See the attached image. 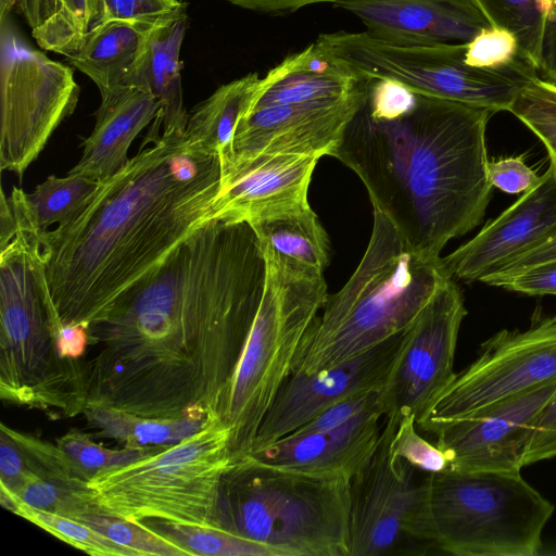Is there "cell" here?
<instances>
[{
	"instance_id": "5",
	"label": "cell",
	"mask_w": 556,
	"mask_h": 556,
	"mask_svg": "<svg viewBox=\"0 0 556 556\" xmlns=\"http://www.w3.org/2000/svg\"><path fill=\"white\" fill-rule=\"evenodd\" d=\"M447 276L441 256L416 252L374 210L372 232L358 266L337 293L328 294L300 344L291 374L331 368L406 332Z\"/></svg>"
},
{
	"instance_id": "25",
	"label": "cell",
	"mask_w": 556,
	"mask_h": 556,
	"mask_svg": "<svg viewBox=\"0 0 556 556\" xmlns=\"http://www.w3.org/2000/svg\"><path fill=\"white\" fill-rule=\"evenodd\" d=\"M154 25L103 21L88 33L70 62L97 85L101 98L128 87Z\"/></svg>"
},
{
	"instance_id": "34",
	"label": "cell",
	"mask_w": 556,
	"mask_h": 556,
	"mask_svg": "<svg viewBox=\"0 0 556 556\" xmlns=\"http://www.w3.org/2000/svg\"><path fill=\"white\" fill-rule=\"evenodd\" d=\"M508 112L543 142L556 176V84L534 77L519 91Z\"/></svg>"
},
{
	"instance_id": "41",
	"label": "cell",
	"mask_w": 556,
	"mask_h": 556,
	"mask_svg": "<svg viewBox=\"0 0 556 556\" xmlns=\"http://www.w3.org/2000/svg\"><path fill=\"white\" fill-rule=\"evenodd\" d=\"M103 21L144 24H157L187 13V3L180 0H103Z\"/></svg>"
},
{
	"instance_id": "16",
	"label": "cell",
	"mask_w": 556,
	"mask_h": 556,
	"mask_svg": "<svg viewBox=\"0 0 556 556\" xmlns=\"http://www.w3.org/2000/svg\"><path fill=\"white\" fill-rule=\"evenodd\" d=\"M556 393V380L502 401L433 433L447 470L519 472L536 418Z\"/></svg>"
},
{
	"instance_id": "9",
	"label": "cell",
	"mask_w": 556,
	"mask_h": 556,
	"mask_svg": "<svg viewBox=\"0 0 556 556\" xmlns=\"http://www.w3.org/2000/svg\"><path fill=\"white\" fill-rule=\"evenodd\" d=\"M429 540L457 556H533L555 506L519 472L425 478Z\"/></svg>"
},
{
	"instance_id": "44",
	"label": "cell",
	"mask_w": 556,
	"mask_h": 556,
	"mask_svg": "<svg viewBox=\"0 0 556 556\" xmlns=\"http://www.w3.org/2000/svg\"><path fill=\"white\" fill-rule=\"evenodd\" d=\"M556 457V393L539 414L522 464L523 467Z\"/></svg>"
},
{
	"instance_id": "18",
	"label": "cell",
	"mask_w": 556,
	"mask_h": 556,
	"mask_svg": "<svg viewBox=\"0 0 556 556\" xmlns=\"http://www.w3.org/2000/svg\"><path fill=\"white\" fill-rule=\"evenodd\" d=\"M318 157L262 154L220 163V189L211 219L250 225L311 206L307 199Z\"/></svg>"
},
{
	"instance_id": "47",
	"label": "cell",
	"mask_w": 556,
	"mask_h": 556,
	"mask_svg": "<svg viewBox=\"0 0 556 556\" xmlns=\"http://www.w3.org/2000/svg\"><path fill=\"white\" fill-rule=\"evenodd\" d=\"M34 472L16 445L1 432L0 486L17 495Z\"/></svg>"
},
{
	"instance_id": "23",
	"label": "cell",
	"mask_w": 556,
	"mask_h": 556,
	"mask_svg": "<svg viewBox=\"0 0 556 556\" xmlns=\"http://www.w3.org/2000/svg\"><path fill=\"white\" fill-rule=\"evenodd\" d=\"M187 13L155 24L129 77L128 87H138L154 96L160 111L144 143L161 135L182 132L188 122L181 86L180 50L187 30Z\"/></svg>"
},
{
	"instance_id": "15",
	"label": "cell",
	"mask_w": 556,
	"mask_h": 556,
	"mask_svg": "<svg viewBox=\"0 0 556 556\" xmlns=\"http://www.w3.org/2000/svg\"><path fill=\"white\" fill-rule=\"evenodd\" d=\"M366 90L367 80L362 79L354 91L334 101L253 109L238 123L220 163L262 154L331 155Z\"/></svg>"
},
{
	"instance_id": "1",
	"label": "cell",
	"mask_w": 556,
	"mask_h": 556,
	"mask_svg": "<svg viewBox=\"0 0 556 556\" xmlns=\"http://www.w3.org/2000/svg\"><path fill=\"white\" fill-rule=\"evenodd\" d=\"M265 279L249 223L206 222L88 327L86 408L223 420Z\"/></svg>"
},
{
	"instance_id": "46",
	"label": "cell",
	"mask_w": 556,
	"mask_h": 556,
	"mask_svg": "<svg viewBox=\"0 0 556 556\" xmlns=\"http://www.w3.org/2000/svg\"><path fill=\"white\" fill-rule=\"evenodd\" d=\"M556 261V225L542 239L525 252L513 257L480 282L490 285L492 281L505 278L530 267Z\"/></svg>"
},
{
	"instance_id": "49",
	"label": "cell",
	"mask_w": 556,
	"mask_h": 556,
	"mask_svg": "<svg viewBox=\"0 0 556 556\" xmlns=\"http://www.w3.org/2000/svg\"><path fill=\"white\" fill-rule=\"evenodd\" d=\"M89 345L88 328L80 324L62 325L56 332V349L63 359H80Z\"/></svg>"
},
{
	"instance_id": "3",
	"label": "cell",
	"mask_w": 556,
	"mask_h": 556,
	"mask_svg": "<svg viewBox=\"0 0 556 556\" xmlns=\"http://www.w3.org/2000/svg\"><path fill=\"white\" fill-rule=\"evenodd\" d=\"M367 80V79H366ZM494 112L367 80L366 97L332 151L419 254L482 220L491 199L486 125Z\"/></svg>"
},
{
	"instance_id": "48",
	"label": "cell",
	"mask_w": 556,
	"mask_h": 556,
	"mask_svg": "<svg viewBox=\"0 0 556 556\" xmlns=\"http://www.w3.org/2000/svg\"><path fill=\"white\" fill-rule=\"evenodd\" d=\"M239 8L269 15H287L305 7L331 3L336 4L353 0H225Z\"/></svg>"
},
{
	"instance_id": "33",
	"label": "cell",
	"mask_w": 556,
	"mask_h": 556,
	"mask_svg": "<svg viewBox=\"0 0 556 556\" xmlns=\"http://www.w3.org/2000/svg\"><path fill=\"white\" fill-rule=\"evenodd\" d=\"M186 549L189 555L280 556L271 547L218 527L143 522Z\"/></svg>"
},
{
	"instance_id": "12",
	"label": "cell",
	"mask_w": 556,
	"mask_h": 556,
	"mask_svg": "<svg viewBox=\"0 0 556 556\" xmlns=\"http://www.w3.org/2000/svg\"><path fill=\"white\" fill-rule=\"evenodd\" d=\"M556 380V312L536 309L523 330L502 329L418 419L433 434L502 401Z\"/></svg>"
},
{
	"instance_id": "21",
	"label": "cell",
	"mask_w": 556,
	"mask_h": 556,
	"mask_svg": "<svg viewBox=\"0 0 556 556\" xmlns=\"http://www.w3.org/2000/svg\"><path fill=\"white\" fill-rule=\"evenodd\" d=\"M382 427L377 406L330 430L292 432L248 456L298 472L351 479L372 456Z\"/></svg>"
},
{
	"instance_id": "11",
	"label": "cell",
	"mask_w": 556,
	"mask_h": 556,
	"mask_svg": "<svg viewBox=\"0 0 556 556\" xmlns=\"http://www.w3.org/2000/svg\"><path fill=\"white\" fill-rule=\"evenodd\" d=\"M0 168L22 178L60 124L76 109L73 71L26 45L10 18L0 22Z\"/></svg>"
},
{
	"instance_id": "29",
	"label": "cell",
	"mask_w": 556,
	"mask_h": 556,
	"mask_svg": "<svg viewBox=\"0 0 556 556\" xmlns=\"http://www.w3.org/2000/svg\"><path fill=\"white\" fill-rule=\"evenodd\" d=\"M101 181L67 173L65 177L50 175L31 193H26L29 213L43 232L58 224L64 226L78 217L92 201Z\"/></svg>"
},
{
	"instance_id": "40",
	"label": "cell",
	"mask_w": 556,
	"mask_h": 556,
	"mask_svg": "<svg viewBox=\"0 0 556 556\" xmlns=\"http://www.w3.org/2000/svg\"><path fill=\"white\" fill-rule=\"evenodd\" d=\"M466 45V62L477 67L498 68L525 59L516 36L508 29L497 26L489 25L482 28Z\"/></svg>"
},
{
	"instance_id": "31",
	"label": "cell",
	"mask_w": 556,
	"mask_h": 556,
	"mask_svg": "<svg viewBox=\"0 0 556 556\" xmlns=\"http://www.w3.org/2000/svg\"><path fill=\"white\" fill-rule=\"evenodd\" d=\"M103 16V0H56L54 12L31 35L41 49L70 58Z\"/></svg>"
},
{
	"instance_id": "42",
	"label": "cell",
	"mask_w": 556,
	"mask_h": 556,
	"mask_svg": "<svg viewBox=\"0 0 556 556\" xmlns=\"http://www.w3.org/2000/svg\"><path fill=\"white\" fill-rule=\"evenodd\" d=\"M379 390L356 393L319 413L315 418L293 432L326 431L340 427L364 412L379 406ZM380 407V406H379ZM292 433V432H291Z\"/></svg>"
},
{
	"instance_id": "30",
	"label": "cell",
	"mask_w": 556,
	"mask_h": 556,
	"mask_svg": "<svg viewBox=\"0 0 556 556\" xmlns=\"http://www.w3.org/2000/svg\"><path fill=\"white\" fill-rule=\"evenodd\" d=\"M491 26L511 31L522 56L539 71L547 22L556 11V0H471Z\"/></svg>"
},
{
	"instance_id": "43",
	"label": "cell",
	"mask_w": 556,
	"mask_h": 556,
	"mask_svg": "<svg viewBox=\"0 0 556 556\" xmlns=\"http://www.w3.org/2000/svg\"><path fill=\"white\" fill-rule=\"evenodd\" d=\"M486 176L492 188L508 194L525 193L542 179L521 157H502L489 161Z\"/></svg>"
},
{
	"instance_id": "50",
	"label": "cell",
	"mask_w": 556,
	"mask_h": 556,
	"mask_svg": "<svg viewBox=\"0 0 556 556\" xmlns=\"http://www.w3.org/2000/svg\"><path fill=\"white\" fill-rule=\"evenodd\" d=\"M539 72L544 79L556 84V11L545 28Z\"/></svg>"
},
{
	"instance_id": "10",
	"label": "cell",
	"mask_w": 556,
	"mask_h": 556,
	"mask_svg": "<svg viewBox=\"0 0 556 556\" xmlns=\"http://www.w3.org/2000/svg\"><path fill=\"white\" fill-rule=\"evenodd\" d=\"M316 40L359 79L390 80L419 94L494 113L508 111L539 72L526 59L498 68L472 66L465 59L467 42H396L367 30L326 33Z\"/></svg>"
},
{
	"instance_id": "38",
	"label": "cell",
	"mask_w": 556,
	"mask_h": 556,
	"mask_svg": "<svg viewBox=\"0 0 556 556\" xmlns=\"http://www.w3.org/2000/svg\"><path fill=\"white\" fill-rule=\"evenodd\" d=\"M59 447L83 468L97 471L126 465L154 452L159 446L126 447L114 451L94 443L88 434L72 430L58 439Z\"/></svg>"
},
{
	"instance_id": "17",
	"label": "cell",
	"mask_w": 556,
	"mask_h": 556,
	"mask_svg": "<svg viewBox=\"0 0 556 556\" xmlns=\"http://www.w3.org/2000/svg\"><path fill=\"white\" fill-rule=\"evenodd\" d=\"M406 332L331 368L315 374H291L266 413L251 453L290 434L342 400L359 392L380 390Z\"/></svg>"
},
{
	"instance_id": "22",
	"label": "cell",
	"mask_w": 556,
	"mask_h": 556,
	"mask_svg": "<svg viewBox=\"0 0 556 556\" xmlns=\"http://www.w3.org/2000/svg\"><path fill=\"white\" fill-rule=\"evenodd\" d=\"M159 111L154 96L138 87H125L101 98L93 130L81 143V157L68 173L101 182L114 176L127 165L130 144Z\"/></svg>"
},
{
	"instance_id": "6",
	"label": "cell",
	"mask_w": 556,
	"mask_h": 556,
	"mask_svg": "<svg viewBox=\"0 0 556 556\" xmlns=\"http://www.w3.org/2000/svg\"><path fill=\"white\" fill-rule=\"evenodd\" d=\"M350 479L245 456L224 475L219 525L280 556H350Z\"/></svg>"
},
{
	"instance_id": "24",
	"label": "cell",
	"mask_w": 556,
	"mask_h": 556,
	"mask_svg": "<svg viewBox=\"0 0 556 556\" xmlns=\"http://www.w3.org/2000/svg\"><path fill=\"white\" fill-rule=\"evenodd\" d=\"M361 81L315 40L300 52L286 56L262 77L260 93L251 110L334 101L350 94Z\"/></svg>"
},
{
	"instance_id": "7",
	"label": "cell",
	"mask_w": 556,
	"mask_h": 556,
	"mask_svg": "<svg viewBox=\"0 0 556 556\" xmlns=\"http://www.w3.org/2000/svg\"><path fill=\"white\" fill-rule=\"evenodd\" d=\"M232 464L230 428L216 418L176 444L97 471L88 486L100 509L117 518L220 528V484Z\"/></svg>"
},
{
	"instance_id": "14",
	"label": "cell",
	"mask_w": 556,
	"mask_h": 556,
	"mask_svg": "<svg viewBox=\"0 0 556 556\" xmlns=\"http://www.w3.org/2000/svg\"><path fill=\"white\" fill-rule=\"evenodd\" d=\"M467 315L462 290L445 277L407 330L395 362L378 392L383 416L418 419L456 376L454 358Z\"/></svg>"
},
{
	"instance_id": "20",
	"label": "cell",
	"mask_w": 556,
	"mask_h": 556,
	"mask_svg": "<svg viewBox=\"0 0 556 556\" xmlns=\"http://www.w3.org/2000/svg\"><path fill=\"white\" fill-rule=\"evenodd\" d=\"M379 38L410 43L469 42L489 22L471 0H353L334 5Z\"/></svg>"
},
{
	"instance_id": "2",
	"label": "cell",
	"mask_w": 556,
	"mask_h": 556,
	"mask_svg": "<svg viewBox=\"0 0 556 556\" xmlns=\"http://www.w3.org/2000/svg\"><path fill=\"white\" fill-rule=\"evenodd\" d=\"M101 187L71 223L40 233L61 325L87 328L211 220L220 160L182 132L161 135Z\"/></svg>"
},
{
	"instance_id": "19",
	"label": "cell",
	"mask_w": 556,
	"mask_h": 556,
	"mask_svg": "<svg viewBox=\"0 0 556 556\" xmlns=\"http://www.w3.org/2000/svg\"><path fill=\"white\" fill-rule=\"evenodd\" d=\"M556 225V176L553 168L472 239L442 257L447 274L465 282L481 281L525 252Z\"/></svg>"
},
{
	"instance_id": "51",
	"label": "cell",
	"mask_w": 556,
	"mask_h": 556,
	"mask_svg": "<svg viewBox=\"0 0 556 556\" xmlns=\"http://www.w3.org/2000/svg\"><path fill=\"white\" fill-rule=\"evenodd\" d=\"M15 7L33 29L54 12L56 0H16Z\"/></svg>"
},
{
	"instance_id": "13",
	"label": "cell",
	"mask_w": 556,
	"mask_h": 556,
	"mask_svg": "<svg viewBox=\"0 0 556 556\" xmlns=\"http://www.w3.org/2000/svg\"><path fill=\"white\" fill-rule=\"evenodd\" d=\"M399 420L383 416L372 456L350 479V556L403 553L408 541L430 542L425 479L417 481V470L390 451Z\"/></svg>"
},
{
	"instance_id": "26",
	"label": "cell",
	"mask_w": 556,
	"mask_h": 556,
	"mask_svg": "<svg viewBox=\"0 0 556 556\" xmlns=\"http://www.w3.org/2000/svg\"><path fill=\"white\" fill-rule=\"evenodd\" d=\"M262 247L286 266L323 275L329 263V239L311 206L251 225Z\"/></svg>"
},
{
	"instance_id": "39",
	"label": "cell",
	"mask_w": 556,
	"mask_h": 556,
	"mask_svg": "<svg viewBox=\"0 0 556 556\" xmlns=\"http://www.w3.org/2000/svg\"><path fill=\"white\" fill-rule=\"evenodd\" d=\"M390 451L393 456L428 475L444 472L450 466L444 452L418 433L413 416L400 418L390 443Z\"/></svg>"
},
{
	"instance_id": "36",
	"label": "cell",
	"mask_w": 556,
	"mask_h": 556,
	"mask_svg": "<svg viewBox=\"0 0 556 556\" xmlns=\"http://www.w3.org/2000/svg\"><path fill=\"white\" fill-rule=\"evenodd\" d=\"M78 520L138 556H185L189 553L143 522L125 520L104 513L87 514Z\"/></svg>"
},
{
	"instance_id": "37",
	"label": "cell",
	"mask_w": 556,
	"mask_h": 556,
	"mask_svg": "<svg viewBox=\"0 0 556 556\" xmlns=\"http://www.w3.org/2000/svg\"><path fill=\"white\" fill-rule=\"evenodd\" d=\"M1 432L16 445L28 466L42 478L86 486L94 475L76 464L58 444L54 446L42 442L4 424H1Z\"/></svg>"
},
{
	"instance_id": "8",
	"label": "cell",
	"mask_w": 556,
	"mask_h": 556,
	"mask_svg": "<svg viewBox=\"0 0 556 556\" xmlns=\"http://www.w3.org/2000/svg\"><path fill=\"white\" fill-rule=\"evenodd\" d=\"M263 251L264 292L223 415L230 428L233 463L251 453L258 428L291 375L300 344L328 296L323 275L294 270Z\"/></svg>"
},
{
	"instance_id": "27",
	"label": "cell",
	"mask_w": 556,
	"mask_h": 556,
	"mask_svg": "<svg viewBox=\"0 0 556 556\" xmlns=\"http://www.w3.org/2000/svg\"><path fill=\"white\" fill-rule=\"evenodd\" d=\"M261 81L257 73H250L218 87L188 113L187 138L206 152L224 154L238 123L256 101Z\"/></svg>"
},
{
	"instance_id": "35",
	"label": "cell",
	"mask_w": 556,
	"mask_h": 556,
	"mask_svg": "<svg viewBox=\"0 0 556 556\" xmlns=\"http://www.w3.org/2000/svg\"><path fill=\"white\" fill-rule=\"evenodd\" d=\"M16 496L35 508L72 519L87 514L103 513L88 485L49 480L36 472L27 479Z\"/></svg>"
},
{
	"instance_id": "32",
	"label": "cell",
	"mask_w": 556,
	"mask_h": 556,
	"mask_svg": "<svg viewBox=\"0 0 556 556\" xmlns=\"http://www.w3.org/2000/svg\"><path fill=\"white\" fill-rule=\"evenodd\" d=\"M0 490L1 503L7 509L87 554L98 556H138L136 552L117 544L78 520L35 508L10 491L1 486Z\"/></svg>"
},
{
	"instance_id": "4",
	"label": "cell",
	"mask_w": 556,
	"mask_h": 556,
	"mask_svg": "<svg viewBox=\"0 0 556 556\" xmlns=\"http://www.w3.org/2000/svg\"><path fill=\"white\" fill-rule=\"evenodd\" d=\"M41 231L26 192H1L0 212V394L5 402L84 413L80 359H63L56 349L62 326L41 255Z\"/></svg>"
},
{
	"instance_id": "28",
	"label": "cell",
	"mask_w": 556,
	"mask_h": 556,
	"mask_svg": "<svg viewBox=\"0 0 556 556\" xmlns=\"http://www.w3.org/2000/svg\"><path fill=\"white\" fill-rule=\"evenodd\" d=\"M83 414L100 435L113 438L126 447L173 445L208 421L198 418L152 419L102 407H88Z\"/></svg>"
},
{
	"instance_id": "45",
	"label": "cell",
	"mask_w": 556,
	"mask_h": 556,
	"mask_svg": "<svg viewBox=\"0 0 556 556\" xmlns=\"http://www.w3.org/2000/svg\"><path fill=\"white\" fill-rule=\"evenodd\" d=\"M489 286L502 287L527 295H556V261L496 279Z\"/></svg>"
}]
</instances>
